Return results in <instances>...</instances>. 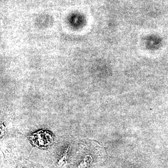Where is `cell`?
I'll return each mask as SVG.
<instances>
[{
    "instance_id": "6da1fadb",
    "label": "cell",
    "mask_w": 168,
    "mask_h": 168,
    "mask_svg": "<svg viewBox=\"0 0 168 168\" xmlns=\"http://www.w3.org/2000/svg\"><path fill=\"white\" fill-rule=\"evenodd\" d=\"M70 147H71L70 145L68 146V147L66 148V149L65 150L64 152L63 153V155H62L61 158H60V159L58 161V166H62L64 163L66 162L69 151H70Z\"/></svg>"
}]
</instances>
